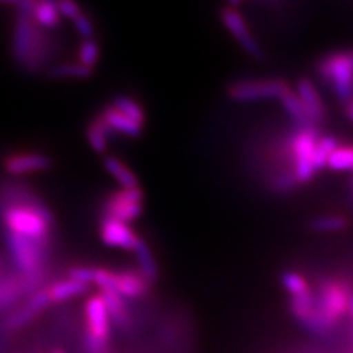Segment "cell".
Returning <instances> with one entry per match:
<instances>
[{
    "label": "cell",
    "instance_id": "obj_31",
    "mask_svg": "<svg viewBox=\"0 0 353 353\" xmlns=\"http://www.w3.org/2000/svg\"><path fill=\"white\" fill-rule=\"evenodd\" d=\"M72 22H74V28L77 32H79L80 37H83L84 40L94 39V32H96L94 24H93L92 18L87 14L81 12L79 17H75L72 19Z\"/></svg>",
    "mask_w": 353,
    "mask_h": 353
},
{
    "label": "cell",
    "instance_id": "obj_27",
    "mask_svg": "<svg viewBox=\"0 0 353 353\" xmlns=\"http://www.w3.org/2000/svg\"><path fill=\"white\" fill-rule=\"evenodd\" d=\"M77 59L87 68L94 70V66L101 61V44L94 39L84 40L77 50Z\"/></svg>",
    "mask_w": 353,
    "mask_h": 353
},
{
    "label": "cell",
    "instance_id": "obj_29",
    "mask_svg": "<svg viewBox=\"0 0 353 353\" xmlns=\"http://www.w3.org/2000/svg\"><path fill=\"white\" fill-rule=\"evenodd\" d=\"M281 283H283L284 289L290 293V297L311 290V287H309L307 281L302 277V275L297 274V272H293V271L284 272L283 277H281Z\"/></svg>",
    "mask_w": 353,
    "mask_h": 353
},
{
    "label": "cell",
    "instance_id": "obj_6",
    "mask_svg": "<svg viewBox=\"0 0 353 353\" xmlns=\"http://www.w3.org/2000/svg\"><path fill=\"white\" fill-rule=\"evenodd\" d=\"M318 74L340 102H350L353 97V50L327 54L318 62Z\"/></svg>",
    "mask_w": 353,
    "mask_h": 353
},
{
    "label": "cell",
    "instance_id": "obj_11",
    "mask_svg": "<svg viewBox=\"0 0 353 353\" xmlns=\"http://www.w3.org/2000/svg\"><path fill=\"white\" fill-rule=\"evenodd\" d=\"M2 167L9 175L24 176L49 171L53 161L41 152H12L2 159Z\"/></svg>",
    "mask_w": 353,
    "mask_h": 353
},
{
    "label": "cell",
    "instance_id": "obj_17",
    "mask_svg": "<svg viewBox=\"0 0 353 353\" xmlns=\"http://www.w3.org/2000/svg\"><path fill=\"white\" fill-rule=\"evenodd\" d=\"M46 290L52 303H63L71 299H75V297L84 296L88 290H90V285L74 281L70 279H63L46 285Z\"/></svg>",
    "mask_w": 353,
    "mask_h": 353
},
{
    "label": "cell",
    "instance_id": "obj_30",
    "mask_svg": "<svg viewBox=\"0 0 353 353\" xmlns=\"http://www.w3.org/2000/svg\"><path fill=\"white\" fill-rule=\"evenodd\" d=\"M94 271L96 267H90V265H72V267H70L68 271H66V279L92 285L94 279Z\"/></svg>",
    "mask_w": 353,
    "mask_h": 353
},
{
    "label": "cell",
    "instance_id": "obj_21",
    "mask_svg": "<svg viewBox=\"0 0 353 353\" xmlns=\"http://www.w3.org/2000/svg\"><path fill=\"white\" fill-rule=\"evenodd\" d=\"M32 19L36 24L43 30H53L59 27L61 24V15L58 12L57 2H48V0H39V2L32 3L31 9Z\"/></svg>",
    "mask_w": 353,
    "mask_h": 353
},
{
    "label": "cell",
    "instance_id": "obj_13",
    "mask_svg": "<svg viewBox=\"0 0 353 353\" xmlns=\"http://www.w3.org/2000/svg\"><path fill=\"white\" fill-rule=\"evenodd\" d=\"M150 283L137 270L117 271L115 292L124 299L137 301L146 297L150 292Z\"/></svg>",
    "mask_w": 353,
    "mask_h": 353
},
{
    "label": "cell",
    "instance_id": "obj_25",
    "mask_svg": "<svg viewBox=\"0 0 353 353\" xmlns=\"http://www.w3.org/2000/svg\"><path fill=\"white\" fill-rule=\"evenodd\" d=\"M39 315L32 311V309L26 303L24 306L17 307L15 311L10 312L2 324V328L5 331H17L21 330L22 327H27L28 324H31Z\"/></svg>",
    "mask_w": 353,
    "mask_h": 353
},
{
    "label": "cell",
    "instance_id": "obj_7",
    "mask_svg": "<svg viewBox=\"0 0 353 353\" xmlns=\"http://www.w3.org/2000/svg\"><path fill=\"white\" fill-rule=\"evenodd\" d=\"M285 81L279 79H250L236 81L228 87V97L239 103H253L262 101H279L285 88Z\"/></svg>",
    "mask_w": 353,
    "mask_h": 353
},
{
    "label": "cell",
    "instance_id": "obj_14",
    "mask_svg": "<svg viewBox=\"0 0 353 353\" xmlns=\"http://www.w3.org/2000/svg\"><path fill=\"white\" fill-rule=\"evenodd\" d=\"M101 117L108 127L112 130L117 136H125L130 139H139L143 134V127L136 124L134 121H131L124 114H121L117 108L112 105H106L101 109V112L97 114Z\"/></svg>",
    "mask_w": 353,
    "mask_h": 353
},
{
    "label": "cell",
    "instance_id": "obj_19",
    "mask_svg": "<svg viewBox=\"0 0 353 353\" xmlns=\"http://www.w3.org/2000/svg\"><path fill=\"white\" fill-rule=\"evenodd\" d=\"M103 167L108 174L121 185V189H134V187H140L136 172L119 158L106 157L103 159Z\"/></svg>",
    "mask_w": 353,
    "mask_h": 353
},
{
    "label": "cell",
    "instance_id": "obj_12",
    "mask_svg": "<svg viewBox=\"0 0 353 353\" xmlns=\"http://www.w3.org/2000/svg\"><path fill=\"white\" fill-rule=\"evenodd\" d=\"M296 93L299 96L311 125H316L327 118V109L314 83L307 79H301L296 84Z\"/></svg>",
    "mask_w": 353,
    "mask_h": 353
},
{
    "label": "cell",
    "instance_id": "obj_20",
    "mask_svg": "<svg viewBox=\"0 0 353 353\" xmlns=\"http://www.w3.org/2000/svg\"><path fill=\"white\" fill-rule=\"evenodd\" d=\"M136 255L137 261V271L145 277L150 284L158 280L159 277V268H158V262L154 259L153 252L150 246L145 240H140L137 248L132 252Z\"/></svg>",
    "mask_w": 353,
    "mask_h": 353
},
{
    "label": "cell",
    "instance_id": "obj_15",
    "mask_svg": "<svg viewBox=\"0 0 353 353\" xmlns=\"http://www.w3.org/2000/svg\"><path fill=\"white\" fill-rule=\"evenodd\" d=\"M102 301L106 306V311L110 319V324L117 325L123 331L130 330L132 324V316L130 314V309L123 296H119L117 292L112 290H102L99 292Z\"/></svg>",
    "mask_w": 353,
    "mask_h": 353
},
{
    "label": "cell",
    "instance_id": "obj_8",
    "mask_svg": "<svg viewBox=\"0 0 353 353\" xmlns=\"http://www.w3.org/2000/svg\"><path fill=\"white\" fill-rule=\"evenodd\" d=\"M143 194L141 187L134 189H118L109 193L103 202V216L114 218L123 223H131L143 214Z\"/></svg>",
    "mask_w": 353,
    "mask_h": 353
},
{
    "label": "cell",
    "instance_id": "obj_2",
    "mask_svg": "<svg viewBox=\"0 0 353 353\" xmlns=\"http://www.w3.org/2000/svg\"><path fill=\"white\" fill-rule=\"evenodd\" d=\"M0 221L3 230L40 243H52L57 225V216L44 201L5 206L0 209Z\"/></svg>",
    "mask_w": 353,
    "mask_h": 353
},
{
    "label": "cell",
    "instance_id": "obj_32",
    "mask_svg": "<svg viewBox=\"0 0 353 353\" xmlns=\"http://www.w3.org/2000/svg\"><path fill=\"white\" fill-rule=\"evenodd\" d=\"M57 8L61 18H66V19H74L75 17H79L83 12L81 6L79 3L72 2V0H59V2H57Z\"/></svg>",
    "mask_w": 353,
    "mask_h": 353
},
{
    "label": "cell",
    "instance_id": "obj_33",
    "mask_svg": "<svg viewBox=\"0 0 353 353\" xmlns=\"http://www.w3.org/2000/svg\"><path fill=\"white\" fill-rule=\"evenodd\" d=\"M346 115L350 121H353V102L346 103Z\"/></svg>",
    "mask_w": 353,
    "mask_h": 353
},
{
    "label": "cell",
    "instance_id": "obj_26",
    "mask_svg": "<svg viewBox=\"0 0 353 353\" xmlns=\"http://www.w3.org/2000/svg\"><path fill=\"white\" fill-rule=\"evenodd\" d=\"M327 168L353 172V146H337L328 158Z\"/></svg>",
    "mask_w": 353,
    "mask_h": 353
},
{
    "label": "cell",
    "instance_id": "obj_35",
    "mask_svg": "<svg viewBox=\"0 0 353 353\" xmlns=\"http://www.w3.org/2000/svg\"><path fill=\"white\" fill-rule=\"evenodd\" d=\"M349 312H350V315H352V318H353V296H352L350 303H349Z\"/></svg>",
    "mask_w": 353,
    "mask_h": 353
},
{
    "label": "cell",
    "instance_id": "obj_9",
    "mask_svg": "<svg viewBox=\"0 0 353 353\" xmlns=\"http://www.w3.org/2000/svg\"><path fill=\"white\" fill-rule=\"evenodd\" d=\"M99 237L108 248L128 252H134L141 240L130 224L109 216H102L101 223H99Z\"/></svg>",
    "mask_w": 353,
    "mask_h": 353
},
{
    "label": "cell",
    "instance_id": "obj_1",
    "mask_svg": "<svg viewBox=\"0 0 353 353\" xmlns=\"http://www.w3.org/2000/svg\"><path fill=\"white\" fill-rule=\"evenodd\" d=\"M31 0L18 2L12 31V58L24 71L37 72L50 57V43L31 15Z\"/></svg>",
    "mask_w": 353,
    "mask_h": 353
},
{
    "label": "cell",
    "instance_id": "obj_23",
    "mask_svg": "<svg viewBox=\"0 0 353 353\" xmlns=\"http://www.w3.org/2000/svg\"><path fill=\"white\" fill-rule=\"evenodd\" d=\"M50 79L54 80H87L94 75V70L79 62H65L58 63L48 70Z\"/></svg>",
    "mask_w": 353,
    "mask_h": 353
},
{
    "label": "cell",
    "instance_id": "obj_5",
    "mask_svg": "<svg viewBox=\"0 0 353 353\" xmlns=\"http://www.w3.org/2000/svg\"><path fill=\"white\" fill-rule=\"evenodd\" d=\"M2 239L9 253L10 262L15 265L18 274L30 275L46 271V262L50 256L52 243H40L14 234L3 228Z\"/></svg>",
    "mask_w": 353,
    "mask_h": 353
},
{
    "label": "cell",
    "instance_id": "obj_22",
    "mask_svg": "<svg viewBox=\"0 0 353 353\" xmlns=\"http://www.w3.org/2000/svg\"><path fill=\"white\" fill-rule=\"evenodd\" d=\"M279 102L281 103L284 112L290 117V119L294 121L297 127L311 125L299 96H297V93L293 90L290 85L283 92V94L279 99Z\"/></svg>",
    "mask_w": 353,
    "mask_h": 353
},
{
    "label": "cell",
    "instance_id": "obj_34",
    "mask_svg": "<svg viewBox=\"0 0 353 353\" xmlns=\"http://www.w3.org/2000/svg\"><path fill=\"white\" fill-rule=\"evenodd\" d=\"M50 353H66L62 347H53L52 350H50Z\"/></svg>",
    "mask_w": 353,
    "mask_h": 353
},
{
    "label": "cell",
    "instance_id": "obj_16",
    "mask_svg": "<svg viewBox=\"0 0 353 353\" xmlns=\"http://www.w3.org/2000/svg\"><path fill=\"white\" fill-rule=\"evenodd\" d=\"M115 137L118 136L108 127V124L99 115L92 118L85 125V139L88 146L99 154L108 153L110 141Z\"/></svg>",
    "mask_w": 353,
    "mask_h": 353
},
{
    "label": "cell",
    "instance_id": "obj_28",
    "mask_svg": "<svg viewBox=\"0 0 353 353\" xmlns=\"http://www.w3.org/2000/svg\"><path fill=\"white\" fill-rule=\"evenodd\" d=\"M347 227V221L339 215L318 216L311 223V228L316 233H337Z\"/></svg>",
    "mask_w": 353,
    "mask_h": 353
},
{
    "label": "cell",
    "instance_id": "obj_10",
    "mask_svg": "<svg viewBox=\"0 0 353 353\" xmlns=\"http://www.w3.org/2000/svg\"><path fill=\"white\" fill-rule=\"evenodd\" d=\"M221 21H223V24L225 26L230 34L236 39V41L240 44V48H243V50L258 61L263 59L262 49L255 40V37H253L248 22L245 17L240 14V10L234 8H225L223 12H221Z\"/></svg>",
    "mask_w": 353,
    "mask_h": 353
},
{
    "label": "cell",
    "instance_id": "obj_18",
    "mask_svg": "<svg viewBox=\"0 0 353 353\" xmlns=\"http://www.w3.org/2000/svg\"><path fill=\"white\" fill-rule=\"evenodd\" d=\"M21 297H26L21 274L14 272L3 275L2 284H0V312L12 307Z\"/></svg>",
    "mask_w": 353,
    "mask_h": 353
},
{
    "label": "cell",
    "instance_id": "obj_24",
    "mask_svg": "<svg viewBox=\"0 0 353 353\" xmlns=\"http://www.w3.org/2000/svg\"><path fill=\"white\" fill-rule=\"evenodd\" d=\"M114 108H117L121 114H124L125 117H128L131 121H134L136 124L139 125H145L146 123V112L143 106L130 96L125 94H118L114 97V101L110 102Z\"/></svg>",
    "mask_w": 353,
    "mask_h": 353
},
{
    "label": "cell",
    "instance_id": "obj_37",
    "mask_svg": "<svg viewBox=\"0 0 353 353\" xmlns=\"http://www.w3.org/2000/svg\"><path fill=\"white\" fill-rule=\"evenodd\" d=\"M352 187H353V183H352Z\"/></svg>",
    "mask_w": 353,
    "mask_h": 353
},
{
    "label": "cell",
    "instance_id": "obj_3",
    "mask_svg": "<svg viewBox=\"0 0 353 353\" xmlns=\"http://www.w3.org/2000/svg\"><path fill=\"white\" fill-rule=\"evenodd\" d=\"M350 299L352 294L346 283L340 280L321 283L314 294L312 314L302 325L316 336H327L349 312Z\"/></svg>",
    "mask_w": 353,
    "mask_h": 353
},
{
    "label": "cell",
    "instance_id": "obj_4",
    "mask_svg": "<svg viewBox=\"0 0 353 353\" xmlns=\"http://www.w3.org/2000/svg\"><path fill=\"white\" fill-rule=\"evenodd\" d=\"M319 132L316 127H299L289 140V154L292 161L290 174L294 181L306 184L321 171L316 158V148L319 141Z\"/></svg>",
    "mask_w": 353,
    "mask_h": 353
},
{
    "label": "cell",
    "instance_id": "obj_36",
    "mask_svg": "<svg viewBox=\"0 0 353 353\" xmlns=\"http://www.w3.org/2000/svg\"><path fill=\"white\" fill-rule=\"evenodd\" d=\"M2 280H3V274L0 272V284H2Z\"/></svg>",
    "mask_w": 353,
    "mask_h": 353
}]
</instances>
